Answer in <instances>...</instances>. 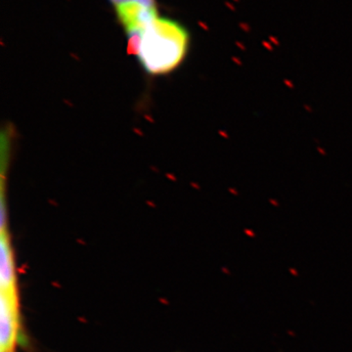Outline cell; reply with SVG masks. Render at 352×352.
Masks as SVG:
<instances>
[{"label": "cell", "mask_w": 352, "mask_h": 352, "mask_svg": "<svg viewBox=\"0 0 352 352\" xmlns=\"http://www.w3.org/2000/svg\"><path fill=\"white\" fill-rule=\"evenodd\" d=\"M20 332L18 294L1 292L0 298V347L1 352H14Z\"/></svg>", "instance_id": "2"}, {"label": "cell", "mask_w": 352, "mask_h": 352, "mask_svg": "<svg viewBox=\"0 0 352 352\" xmlns=\"http://www.w3.org/2000/svg\"><path fill=\"white\" fill-rule=\"evenodd\" d=\"M113 6H119V4L126 3V2H140L145 6L150 7H157L156 0H109Z\"/></svg>", "instance_id": "5"}, {"label": "cell", "mask_w": 352, "mask_h": 352, "mask_svg": "<svg viewBox=\"0 0 352 352\" xmlns=\"http://www.w3.org/2000/svg\"><path fill=\"white\" fill-rule=\"evenodd\" d=\"M1 259H0V288L4 293L17 294V273L15 258L8 229H1Z\"/></svg>", "instance_id": "4"}, {"label": "cell", "mask_w": 352, "mask_h": 352, "mask_svg": "<svg viewBox=\"0 0 352 352\" xmlns=\"http://www.w3.org/2000/svg\"><path fill=\"white\" fill-rule=\"evenodd\" d=\"M118 22L126 32L143 31L157 15V7H150L140 2H126L115 6Z\"/></svg>", "instance_id": "3"}, {"label": "cell", "mask_w": 352, "mask_h": 352, "mask_svg": "<svg viewBox=\"0 0 352 352\" xmlns=\"http://www.w3.org/2000/svg\"><path fill=\"white\" fill-rule=\"evenodd\" d=\"M189 32L170 18L157 17L143 30L138 55L139 63L152 76L166 75L186 57Z\"/></svg>", "instance_id": "1"}]
</instances>
